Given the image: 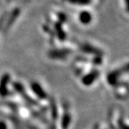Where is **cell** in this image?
I'll list each match as a JSON object with an SVG mask.
<instances>
[{"label":"cell","mask_w":129,"mask_h":129,"mask_svg":"<svg viewBox=\"0 0 129 129\" xmlns=\"http://www.w3.org/2000/svg\"><path fill=\"white\" fill-rule=\"evenodd\" d=\"M89 19H90V15L89 14V13H82V14L81 15V20L82 22L88 23L89 21Z\"/></svg>","instance_id":"cell-1"},{"label":"cell","mask_w":129,"mask_h":129,"mask_svg":"<svg viewBox=\"0 0 129 129\" xmlns=\"http://www.w3.org/2000/svg\"><path fill=\"white\" fill-rule=\"evenodd\" d=\"M0 129H7L6 124L4 122L0 121Z\"/></svg>","instance_id":"cell-2"}]
</instances>
